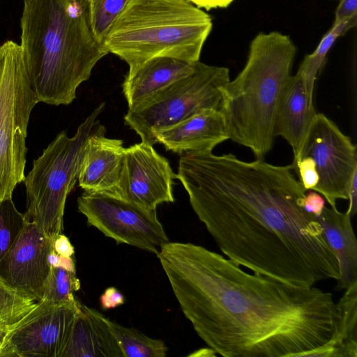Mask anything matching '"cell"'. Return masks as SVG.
<instances>
[{"label":"cell","mask_w":357,"mask_h":357,"mask_svg":"<svg viewBox=\"0 0 357 357\" xmlns=\"http://www.w3.org/2000/svg\"><path fill=\"white\" fill-rule=\"evenodd\" d=\"M176 178L220 250L236 264L296 286L338 280L322 228L302 206L306 191L292 165L187 152Z\"/></svg>","instance_id":"cell-1"},{"label":"cell","mask_w":357,"mask_h":357,"mask_svg":"<svg viewBox=\"0 0 357 357\" xmlns=\"http://www.w3.org/2000/svg\"><path fill=\"white\" fill-rule=\"evenodd\" d=\"M198 336L223 357H310L335 330L331 292L250 274L220 254L167 242L156 255Z\"/></svg>","instance_id":"cell-2"},{"label":"cell","mask_w":357,"mask_h":357,"mask_svg":"<svg viewBox=\"0 0 357 357\" xmlns=\"http://www.w3.org/2000/svg\"><path fill=\"white\" fill-rule=\"evenodd\" d=\"M21 44L37 100L70 104L108 52L95 38L82 0H24Z\"/></svg>","instance_id":"cell-3"},{"label":"cell","mask_w":357,"mask_h":357,"mask_svg":"<svg viewBox=\"0 0 357 357\" xmlns=\"http://www.w3.org/2000/svg\"><path fill=\"white\" fill-rule=\"evenodd\" d=\"M296 54L289 36L259 33L250 43L244 68L222 90L220 111L229 139L257 159H264L273 145L277 110Z\"/></svg>","instance_id":"cell-4"},{"label":"cell","mask_w":357,"mask_h":357,"mask_svg":"<svg viewBox=\"0 0 357 357\" xmlns=\"http://www.w3.org/2000/svg\"><path fill=\"white\" fill-rule=\"evenodd\" d=\"M212 27L211 16L185 0H128L102 45L128 66L155 57L193 63Z\"/></svg>","instance_id":"cell-5"},{"label":"cell","mask_w":357,"mask_h":357,"mask_svg":"<svg viewBox=\"0 0 357 357\" xmlns=\"http://www.w3.org/2000/svg\"><path fill=\"white\" fill-rule=\"evenodd\" d=\"M101 103L79 126L74 136L66 131L45 149L33 162L24 182L27 199V220L54 240L62 234L67 197L78 180L89 139L106 132L98 119L105 109Z\"/></svg>","instance_id":"cell-6"},{"label":"cell","mask_w":357,"mask_h":357,"mask_svg":"<svg viewBox=\"0 0 357 357\" xmlns=\"http://www.w3.org/2000/svg\"><path fill=\"white\" fill-rule=\"evenodd\" d=\"M38 102L20 45L5 42L0 46V202L12 199L25 178L27 127Z\"/></svg>","instance_id":"cell-7"},{"label":"cell","mask_w":357,"mask_h":357,"mask_svg":"<svg viewBox=\"0 0 357 357\" xmlns=\"http://www.w3.org/2000/svg\"><path fill=\"white\" fill-rule=\"evenodd\" d=\"M230 81L227 68L199 61L190 75L176 81L138 105L128 109L125 123L142 141L156 144L158 132L205 109L220 110L222 90Z\"/></svg>","instance_id":"cell-8"},{"label":"cell","mask_w":357,"mask_h":357,"mask_svg":"<svg viewBox=\"0 0 357 357\" xmlns=\"http://www.w3.org/2000/svg\"><path fill=\"white\" fill-rule=\"evenodd\" d=\"M77 208L87 224L114 239L158 254L169 242L156 210H147L120 197L101 192H83Z\"/></svg>","instance_id":"cell-9"},{"label":"cell","mask_w":357,"mask_h":357,"mask_svg":"<svg viewBox=\"0 0 357 357\" xmlns=\"http://www.w3.org/2000/svg\"><path fill=\"white\" fill-rule=\"evenodd\" d=\"M299 157L312 161L319 177L314 191L322 195L331 207H336L337 199H347L351 180L357 172L356 146L324 114L315 116Z\"/></svg>","instance_id":"cell-10"},{"label":"cell","mask_w":357,"mask_h":357,"mask_svg":"<svg viewBox=\"0 0 357 357\" xmlns=\"http://www.w3.org/2000/svg\"><path fill=\"white\" fill-rule=\"evenodd\" d=\"M81 303L54 304L39 301L22 319L7 328L0 357H61Z\"/></svg>","instance_id":"cell-11"},{"label":"cell","mask_w":357,"mask_h":357,"mask_svg":"<svg viewBox=\"0 0 357 357\" xmlns=\"http://www.w3.org/2000/svg\"><path fill=\"white\" fill-rule=\"evenodd\" d=\"M168 160L153 145L142 141L125 149L123 167L116 197L147 210L173 202V180Z\"/></svg>","instance_id":"cell-12"},{"label":"cell","mask_w":357,"mask_h":357,"mask_svg":"<svg viewBox=\"0 0 357 357\" xmlns=\"http://www.w3.org/2000/svg\"><path fill=\"white\" fill-rule=\"evenodd\" d=\"M54 241L27 221L16 241L0 259V278L9 286L36 301L42 300L50 270Z\"/></svg>","instance_id":"cell-13"},{"label":"cell","mask_w":357,"mask_h":357,"mask_svg":"<svg viewBox=\"0 0 357 357\" xmlns=\"http://www.w3.org/2000/svg\"><path fill=\"white\" fill-rule=\"evenodd\" d=\"M121 139L92 136L88 141L78 177L85 192L115 196L121 178L126 148Z\"/></svg>","instance_id":"cell-14"},{"label":"cell","mask_w":357,"mask_h":357,"mask_svg":"<svg viewBox=\"0 0 357 357\" xmlns=\"http://www.w3.org/2000/svg\"><path fill=\"white\" fill-rule=\"evenodd\" d=\"M228 139L225 118L218 109L201 111L155 136L156 143L178 154L212 151L215 146Z\"/></svg>","instance_id":"cell-15"},{"label":"cell","mask_w":357,"mask_h":357,"mask_svg":"<svg viewBox=\"0 0 357 357\" xmlns=\"http://www.w3.org/2000/svg\"><path fill=\"white\" fill-rule=\"evenodd\" d=\"M196 63L169 57H155L129 66L122 83L128 109L137 107L176 81L190 75L195 69Z\"/></svg>","instance_id":"cell-16"},{"label":"cell","mask_w":357,"mask_h":357,"mask_svg":"<svg viewBox=\"0 0 357 357\" xmlns=\"http://www.w3.org/2000/svg\"><path fill=\"white\" fill-rule=\"evenodd\" d=\"M313 94L307 89L299 73L291 75L277 110L275 135L291 146L294 160L300 154L312 121L317 115Z\"/></svg>","instance_id":"cell-17"},{"label":"cell","mask_w":357,"mask_h":357,"mask_svg":"<svg viewBox=\"0 0 357 357\" xmlns=\"http://www.w3.org/2000/svg\"><path fill=\"white\" fill-rule=\"evenodd\" d=\"M107 319L82 303L61 357H123Z\"/></svg>","instance_id":"cell-18"},{"label":"cell","mask_w":357,"mask_h":357,"mask_svg":"<svg viewBox=\"0 0 357 357\" xmlns=\"http://www.w3.org/2000/svg\"><path fill=\"white\" fill-rule=\"evenodd\" d=\"M316 218L322 228L324 239L338 263L340 276L337 289H345L357 280V241L352 218L347 211L340 212L336 207L326 206Z\"/></svg>","instance_id":"cell-19"},{"label":"cell","mask_w":357,"mask_h":357,"mask_svg":"<svg viewBox=\"0 0 357 357\" xmlns=\"http://www.w3.org/2000/svg\"><path fill=\"white\" fill-rule=\"evenodd\" d=\"M334 333L323 347L311 356L357 357V280L347 289L335 303Z\"/></svg>","instance_id":"cell-20"},{"label":"cell","mask_w":357,"mask_h":357,"mask_svg":"<svg viewBox=\"0 0 357 357\" xmlns=\"http://www.w3.org/2000/svg\"><path fill=\"white\" fill-rule=\"evenodd\" d=\"M357 24V15L333 24L331 29L321 38L315 50L305 56L298 73L302 76L308 91L313 94L317 75L322 67L326 54L335 41Z\"/></svg>","instance_id":"cell-21"},{"label":"cell","mask_w":357,"mask_h":357,"mask_svg":"<svg viewBox=\"0 0 357 357\" xmlns=\"http://www.w3.org/2000/svg\"><path fill=\"white\" fill-rule=\"evenodd\" d=\"M123 357H165L168 349L161 340L146 336L138 330L107 319Z\"/></svg>","instance_id":"cell-22"},{"label":"cell","mask_w":357,"mask_h":357,"mask_svg":"<svg viewBox=\"0 0 357 357\" xmlns=\"http://www.w3.org/2000/svg\"><path fill=\"white\" fill-rule=\"evenodd\" d=\"M50 270L45 282L42 300L54 304L74 303L77 299L75 292L80 282L76 273L63 268L56 261L50 260Z\"/></svg>","instance_id":"cell-23"},{"label":"cell","mask_w":357,"mask_h":357,"mask_svg":"<svg viewBox=\"0 0 357 357\" xmlns=\"http://www.w3.org/2000/svg\"><path fill=\"white\" fill-rule=\"evenodd\" d=\"M88 22L97 41L102 44L111 25L128 0H82Z\"/></svg>","instance_id":"cell-24"},{"label":"cell","mask_w":357,"mask_h":357,"mask_svg":"<svg viewBox=\"0 0 357 357\" xmlns=\"http://www.w3.org/2000/svg\"><path fill=\"white\" fill-rule=\"evenodd\" d=\"M33 298L6 284L0 278V324L8 328L15 324L36 305Z\"/></svg>","instance_id":"cell-25"},{"label":"cell","mask_w":357,"mask_h":357,"mask_svg":"<svg viewBox=\"0 0 357 357\" xmlns=\"http://www.w3.org/2000/svg\"><path fill=\"white\" fill-rule=\"evenodd\" d=\"M28 220L15 207L12 199L0 202V259L8 252Z\"/></svg>","instance_id":"cell-26"},{"label":"cell","mask_w":357,"mask_h":357,"mask_svg":"<svg viewBox=\"0 0 357 357\" xmlns=\"http://www.w3.org/2000/svg\"><path fill=\"white\" fill-rule=\"evenodd\" d=\"M302 200V206L310 214L318 217L325 207V198L319 192L308 190Z\"/></svg>","instance_id":"cell-27"},{"label":"cell","mask_w":357,"mask_h":357,"mask_svg":"<svg viewBox=\"0 0 357 357\" xmlns=\"http://www.w3.org/2000/svg\"><path fill=\"white\" fill-rule=\"evenodd\" d=\"M102 308L109 310L115 308L125 303L123 295L114 287L107 288L100 297Z\"/></svg>","instance_id":"cell-28"},{"label":"cell","mask_w":357,"mask_h":357,"mask_svg":"<svg viewBox=\"0 0 357 357\" xmlns=\"http://www.w3.org/2000/svg\"><path fill=\"white\" fill-rule=\"evenodd\" d=\"M357 15V0H340L333 24Z\"/></svg>","instance_id":"cell-29"},{"label":"cell","mask_w":357,"mask_h":357,"mask_svg":"<svg viewBox=\"0 0 357 357\" xmlns=\"http://www.w3.org/2000/svg\"><path fill=\"white\" fill-rule=\"evenodd\" d=\"M54 250L64 257H73L75 250L69 239L63 234H59L54 241Z\"/></svg>","instance_id":"cell-30"},{"label":"cell","mask_w":357,"mask_h":357,"mask_svg":"<svg viewBox=\"0 0 357 357\" xmlns=\"http://www.w3.org/2000/svg\"><path fill=\"white\" fill-rule=\"evenodd\" d=\"M349 206L347 212L353 218L357 211V172L354 173L348 190Z\"/></svg>","instance_id":"cell-31"},{"label":"cell","mask_w":357,"mask_h":357,"mask_svg":"<svg viewBox=\"0 0 357 357\" xmlns=\"http://www.w3.org/2000/svg\"><path fill=\"white\" fill-rule=\"evenodd\" d=\"M199 8L210 10L223 8L229 6L234 0H185Z\"/></svg>","instance_id":"cell-32"},{"label":"cell","mask_w":357,"mask_h":357,"mask_svg":"<svg viewBox=\"0 0 357 357\" xmlns=\"http://www.w3.org/2000/svg\"><path fill=\"white\" fill-rule=\"evenodd\" d=\"M6 330L7 328L6 327L0 324V344L1 342L2 337L4 333H6Z\"/></svg>","instance_id":"cell-33"}]
</instances>
